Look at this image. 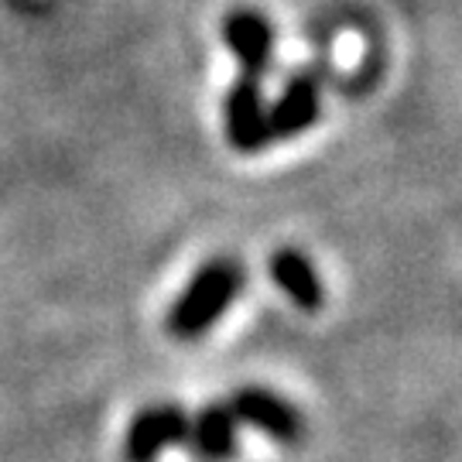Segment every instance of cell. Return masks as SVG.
I'll return each instance as SVG.
<instances>
[{
    "mask_svg": "<svg viewBox=\"0 0 462 462\" xmlns=\"http://www.w3.org/2000/svg\"><path fill=\"white\" fill-rule=\"evenodd\" d=\"M226 42L240 59L244 76H261L271 62V32L257 14H233L226 21Z\"/></svg>",
    "mask_w": 462,
    "mask_h": 462,
    "instance_id": "cell-8",
    "label": "cell"
},
{
    "mask_svg": "<svg viewBox=\"0 0 462 462\" xmlns=\"http://www.w3.org/2000/svg\"><path fill=\"white\" fill-rule=\"evenodd\" d=\"M226 131L230 144L244 154L267 148L271 134H267V110L261 103V86L257 76H240L226 99Z\"/></svg>",
    "mask_w": 462,
    "mask_h": 462,
    "instance_id": "cell-4",
    "label": "cell"
},
{
    "mask_svg": "<svg viewBox=\"0 0 462 462\" xmlns=\"http://www.w3.org/2000/svg\"><path fill=\"white\" fill-rule=\"evenodd\" d=\"M185 442H189V414L179 404H148L127 425L124 462H158L165 448Z\"/></svg>",
    "mask_w": 462,
    "mask_h": 462,
    "instance_id": "cell-3",
    "label": "cell"
},
{
    "mask_svg": "<svg viewBox=\"0 0 462 462\" xmlns=\"http://www.w3.org/2000/svg\"><path fill=\"white\" fill-rule=\"evenodd\" d=\"M339 59H343V62H349V59L356 62V59H360V38H356V34H343V38H339Z\"/></svg>",
    "mask_w": 462,
    "mask_h": 462,
    "instance_id": "cell-9",
    "label": "cell"
},
{
    "mask_svg": "<svg viewBox=\"0 0 462 462\" xmlns=\"http://www.w3.org/2000/svg\"><path fill=\"white\" fill-rule=\"evenodd\" d=\"M236 421H244L250 429L264 431L271 442L278 446H298L305 439V418L291 401L267 391V387H240L226 401Z\"/></svg>",
    "mask_w": 462,
    "mask_h": 462,
    "instance_id": "cell-2",
    "label": "cell"
},
{
    "mask_svg": "<svg viewBox=\"0 0 462 462\" xmlns=\"http://www.w3.org/2000/svg\"><path fill=\"white\" fill-rule=\"evenodd\" d=\"M319 120V93L315 83L309 79H291L281 99L267 110V134L274 137H295V134L309 131Z\"/></svg>",
    "mask_w": 462,
    "mask_h": 462,
    "instance_id": "cell-7",
    "label": "cell"
},
{
    "mask_svg": "<svg viewBox=\"0 0 462 462\" xmlns=\"http://www.w3.org/2000/svg\"><path fill=\"white\" fill-rule=\"evenodd\" d=\"M247 284V271L233 257H213L199 267L192 281L175 298L168 312V332L175 339H199L230 312L240 288Z\"/></svg>",
    "mask_w": 462,
    "mask_h": 462,
    "instance_id": "cell-1",
    "label": "cell"
},
{
    "mask_svg": "<svg viewBox=\"0 0 462 462\" xmlns=\"http://www.w3.org/2000/svg\"><path fill=\"white\" fill-rule=\"evenodd\" d=\"M267 274L288 295L291 305H298L301 312H319L326 305V284L319 278L315 264L295 247H281L271 254L267 261Z\"/></svg>",
    "mask_w": 462,
    "mask_h": 462,
    "instance_id": "cell-5",
    "label": "cell"
},
{
    "mask_svg": "<svg viewBox=\"0 0 462 462\" xmlns=\"http://www.w3.org/2000/svg\"><path fill=\"white\" fill-rule=\"evenodd\" d=\"M236 414L230 404H206L196 418H189V442L202 462H226L236 456Z\"/></svg>",
    "mask_w": 462,
    "mask_h": 462,
    "instance_id": "cell-6",
    "label": "cell"
}]
</instances>
